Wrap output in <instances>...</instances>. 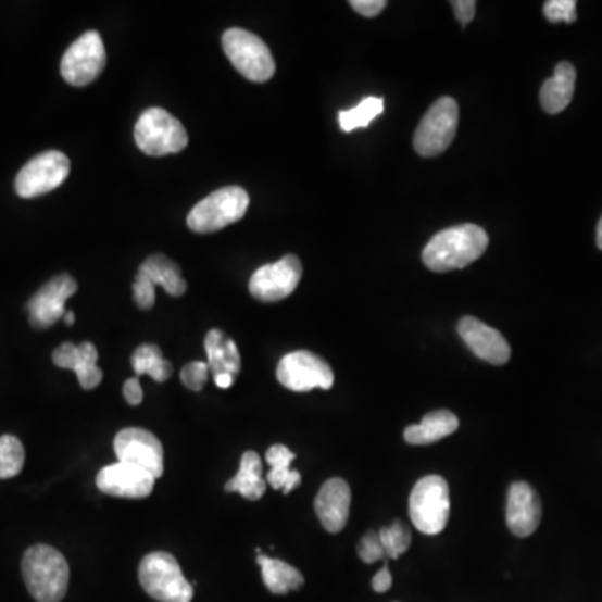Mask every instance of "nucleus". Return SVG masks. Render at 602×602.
Wrapping results in <instances>:
<instances>
[{
    "label": "nucleus",
    "mask_w": 602,
    "mask_h": 602,
    "mask_svg": "<svg viewBox=\"0 0 602 602\" xmlns=\"http://www.w3.org/2000/svg\"><path fill=\"white\" fill-rule=\"evenodd\" d=\"M489 247L486 229L477 225H459L437 233L424 248L422 260L436 273L454 272L477 262Z\"/></svg>",
    "instance_id": "obj_1"
},
{
    "label": "nucleus",
    "mask_w": 602,
    "mask_h": 602,
    "mask_svg": "<svg viewBox=\"0 0 602 602\" xmlns=\"http://www.w3.org/2000/svg\"><path fill=\"white\" fill-rule=\"evenodd\" d=\"M23 577L37 602H61L70 586V564L58 549L33 545L23 557Z\"/></svg>",
    "instance_id": "obj_2"
},
{
    "label": "nucleus",
    "mask_w": 602,
    "mask_h": 602,
    "mask_svg": "<svg viewBox=\"0 0 602 602\" xmlns=\"http://www.w3.org/2000/svg\"><path fill=\"white\" fill-rule=\"evenodd\" d=\"M139 582L154 601L191 602L195 588L183 576L178 561L167 552H151L139 564Z\"/></svg>",
    "instance_id": "obj_3"
},
{
    "label": "nucleus",
    "mask_w": 602,
    "mask_h": 602,
    "mask_svg": "<svg viewBox=\"0 0 602 602\" xmlns=\"http://www.w3.org/2000/svg\"><path fill=\"white\" fill-rule=\"evenodd\" d=\"M250 206V197L241 186H226L192 208L188 214V226L191 231L214 233L240 222Z\"/></svg>",
    "instance_id": "obj_4"
},
{
    "label": "nucleus",
    "mask_w": 602,
    "mask_h": 602,
    "mask_svg": "<svg viewBox=\"0 0 602 602\" xmlns=\"http://www.w3.org/2000/svg\"><path fill=\"white\" fill-rule=\"evenodd\" d=\"M135 139L148 156L181 153L188 146V133L181 121L161 108H151L141 114L136 123Z\"/></svg>",
    "instance_id": "obj_5"
},
{
    "label": "nucleus",
    "mask_w": 602,
    "mask_h": 602,
    "mask_svg": "<svg viewBox=\"0 0 602 602\" xmlns=\"http://www.w3.org/2000/svg\"><path fill=\"white\" fill-rule=\"evenodd\" d=\"M415 529L436 536L446 529L450 515L449 484L440 476L422 477L415 484L409 502Z\"/></svg>",
    "instance_id": "obj_6"
},
{
    "label": "nucleus",
    "mask_w": 602,
    "mask_h": 602,
    "mask_svg": "<svg viewBox=\"0 0 602 602\" xmlns=\"http://www.w3.org/2000/svg\"><path fill=\"white\" fill-rule=\"evenodd\" d=\"M223 51L241 76L253 83H266L275 74V59L260 37L243 29L223 34Z\"/></svg>",
    "instance_id": "obj_7"
},
{
    "label": "nucleus",
    "mask_w": 602,
    "mask_h": 602,
    "mask_svg": "<svg viewBox=\"0 0 602 602\" xmlns=\"http://www.w3.org/2000/svg\"><path fill=\"white\" fill-rule=\"evenodd\" d=\"M459 104L455 99L440 98L425 113L414 135V148L421 156L446 153L457 135Z\"/></svg>",
    "instance_id": "obj_8"
},
{
    "label": "nucleus",
    "mask_w": 602,
    "mask_h": 602,
    "mask_svg": "<svg viewBox=\"0 0 602 602\" xmlns=\"http://www.w3.org/2000/svg\"><path fill=\"white\" fill-rule=\"evenodd\" d=\"M105 61L108 54L101 36L96 30H89L62 55L61 74L74 88H84L101 76Z\"/></svg>",
    "instance_id": "obj_9"
},
{
    "label": "nucleus",
    "mask_w": 602,
    "mask_h": 602,
    "mask_svg": "<svg viewBox=\"0 0 602 602\" xmlns=\"http://www.w3.org/2000/svg\"><path fill=\"white\" fill-rule=\"evenodd\" d=\"M279 384L293 392H310L313 389L330 390L334 387V371L324 359L312 352L288 353L279 360L276 368Z\"/></svg>",
    "instance_id": "obj_10"
},
{
    "label": "nucleus",
    "mask_w": 602,
    "mask_h": 602,
    "mask_svg": "<svg viewBox=\"0 0 602 602\" xmlns=\"http://www.w3.org/2000/svg\"><path fill=\"white\" fill-rule=\"evenodd\" d=\"M70 158L59 151L37 154L15 178V191L21 198L42 197L66 181L70 176Z\"/></svg>",
    "instance_id": "obj_11"
},
{
    "label": "nucleus",
    "mask_w": 602,
    "mask_h": 602,
    "mask_svg": "<svg viewBox=\"0 0 602 602\" xmlns=\"http://www.w3.org/2000/svg\"><path fill=\"white\" fill-rule=\"evenodd\" d=\"M117 462L145 468L154 479L164 472L163 443L146 428H123L114 439Z\"/></svg>",
    "instance_id": "obj_12"
},
{
    "label": "nucleus",
    "mask_w": 602,
    "mask_h": 602,
    "mask_svg": "<svg viewBox=\"0 0 602 602\" xmlns=\"http://www.w3.org/2000/svg\"><path fill=\"white\" fill-rule=\"evenodd\" d=\"M303 268L300 258L287 254L279 262L262 266L250 279V293L265 303L285 300L297 290Z\"/></svg>",
    "instance_id": "obj_13"
},
{
    "label": "nucleus",
    "mask_w": 602,
    "mask_h": 602,
    "mask_svg": "<svg viewBox=\"0 0 602 602\" xmlns=\"http://www.w3.org/2000/svg\"><path fill=\"white\" fill-rule=\"evenodd\" d=\"M76 291L77 281L67 273L52 278L27 303L30 325L36 330H46L58 324L66 315V301Z\"/></svg>",
    "instance_id": "obj_14"
},
{
    "label": "nucleus",
    "mask_w": 602,
    "mask_h": 602,
    "mask_svg": "<svg viewBox=\"0 0 602 602\" xmlns=\"http://www.w3.org/2000/svg\"><path fill=\"white\" fill-rule=\"evenodd\" d=\"M154 482L156 479L145 468L124 462L108 465L96 477V486L102 493L124 499L148 498L153 492Z\"/></svg>",
    "instance_id": "obj_15"
},
{
    "label": "nucleus",
    "mask_w": 602,
    "mask_h": 602,
    "mask_svg": "<svg viewBox=\"0 0 602 602\" xmlns=\"http://www.w3.org/2000/svg\"><path fill=\"white\" fill-rule=\"evenodd\" d=\"M459 335L465 341V346L476 353L479 359L492 363V365H504L511 360V347L504 335L496 328H490L480 319L474 316H464L459 322Z\"/></svg>",
    "instance_id": "obj_16"
},
{
    "label": "nucleus",
    "mask_w": 602,
    "mask_h": 602,
    "mask_svg": "<svg viewBox=\"0 0 602 602\" xmlns=\"http://www.w3.org/2000/svg\"><path fill=\"white\" fill-rule=\"evenodd\" d=\"M507 527L514 536L529 537L542 519L539 493L527 482L512 484L507 493Z\"/></svg>",
    "instance_id": "obj_17"
},
{
    "label": "nucleus",
    "mask_w": 602,
    "mask_h": 602,
    "mask_svg": "<svg viewBox=\"0 0 602 602\" xmlns=\"http://www.w3.org/2000/svg\"><path fill=\"white\" fill-rule=\"evenodd\" d=\"M352 492L350 486L340 477L327 480L315 499V511L319 523L330 534H338L349 523Z\"/></svg>",
    "instance_id": "obj_18"
},
{
    "label": "nucleus",
    "mask_w": 602,
    "mask_h": 602,
    "mask_svg": "<svg viewBox=\"0 0 602 602\" xmlns=\"http://www.w3.org/2000/svg\"><path fill=\"white\" fill-rule=\"evenodd\" d=\"M98 349L89 341L80 346L74 343H62L52 353V362L55 367L73 371L79 378L80 387L84 390H92L99 387L102 381V371L98 367Z\"/></svg>",
    "instance_id": "obj_19"
},
{
    "label": "nucleus",
    "mask_w": 602,
    "mask_h": 602,
    "mask_svg": "<svg viewBox=\"0 0 602 602\" xmlns=\"http://www.w3.org/2000/svg\"><path fill=\"white\" fill-rule=\"evenodd\" d=\"M204 349H206L208 367L213 377H218V375L238 377L240 375V350L225 331H208L206 338H204Z\"/></svg>",
    "instance_id": "obj_20"
},
{
    "label": "nucleus",
    "mask_w": 602,
    "mask_h": 602,
    "mask_svg": "<svg viewBox=\"0 0 602 602\" xmlns=\"http://www.w3.org/2000/svg\"><path fill=\"white\" fill-rule=\"evenodd\" d=\"M576 88V70L570 62H559L554 76L542 84L541 104L548 114H559L573 101Z\"/></svg>",
    "instance_id": "obj_21"
},
{
    "label": "nucleus",
    "mask_w": 602,
    "mask_h": 602,
    "mask_svg": "<svg viewBox=\"0 0 602 602\" xmlns=\"http://www.w3.org/2000/svg\"><path fill=\"white\" fill-rule=\"evenodd\" d=\"M459 428V418L449 411H436L425 415L421 424L405 428L403 437L411 446H430L452 436Z\"/></svg>",
    "instance_id": "obj_22"
},
{
    "label": "nucleus",
    "mask_w": 602,
    "mask_h": 602,
    "mask_svg": "<svg viewBox=\"0 0 602 602\" xmlns=\"http://www.w3.org/2000/svg\"><path fill=\"white\" fill-rule=\"evenodd\" d=\"M226 492H236L248 501H260L266 492V480L263 479L262 459L253 450L244 452L240 471L225 486Z\"/></svg>",
    "instance_id": "obj_23"
},
{
    "label": "nucleus",
    "mask_w": 602,
    "mask_h": 602,
    "mask_svg": "<svg viewBox=\"0 0 602 602\" xmlns=\"http://www.w3.org/2000/svg\"><path fill=\"white\" fill-rule=\"evenodd\" d=\"M256 563L262 567L263 582L273 594H288V592L298 591L305 585V577L301 576L300 570L285 561L258 554Z\"/></svg>",
    "instance_id": "obj_24"
},
{
    "label": "nucleus",
    "mask_w": 602,
    "mask_h": 602,
    "mask_svg": "<svg viewBox=\"0 0 602 602\" xmlns=\"http://www.w3.org/2000/svg\"><path fill=\"white\" fill-rule=\"evenodd\" d=\"M139 273L148 276L153 281L154 287H163L171 297H181L186 293L185 278L181 276V269L173 260L164 256V254H153L149 256L141 266Z\"/></svg>",
    "instance_id": "obj_25"
},
{
    "label": "nucleus",
    "mask_w": 602,
    "mask_h": 602,
    "mask_svg": "<svg viewBox=\"0 0 602 602\" xmlns=\"http://www.w3.org/2000/svg\"><path fill=\"white\" fill-rule=\"evenodd\" d=\"M297 455L288 449L287 446L276 443L266 450V462L272 465V471L268 472L266 484L275 490H281L284 493H290L301 484V474L298 471H291V462Z\"/></svg>",
    "instance_id": "obj_26"
},
{
    "label": "nucleus",
    "mask_w": 602,
    "mask_h": 602,
    "mask_svg": "<svg viewBox=\"0 0 602 602\" xmlns=\"http://www.w3.org/2000/svg\"><path fill=\"white\" fill-rule=\"evenodd\" d=\"M131 363L136 375H149L160 384L170 380L173 375V365L163 359L160 347L151 346V343L138 347L133 353Z\"/></svg>",
    "instance_id": "obj_27"
},
{
    "label": "nucleus",
    "mask_w": 602,
    "mask_h": 602,
    "mask_svg": "<svg viewBox=\"0 0 602 602\" xmlns=\"http://www.w3.org/2000/svg\"><path fill=\"white\" fill-rule=\"evenodd\" d=\"M384 99L367 98L363 99L353 110L340 111L338 123H340L341 131L352 133L359 127H367L375 117L384 113Z\"/></svg>",
    "instance_id": "obj_28"
},
{
    "label": "nucleus",
    "mask_w": 602,
    "mask_h": 602,
    "mask_svg": "<svg viewBox=\"0 0 602 602\" xmlns=\"http://www.w3.org/2000/svg\"><path fill=\"white\" fill-rule=\"evenodd\" d=\"M26 462L23 442L14 436L0 437V479L18 476Z\"/></svg>",
    "instance_id": "obj_29"
},
{
    "label": "nucleus",
    "mask_w": 602,
    "mask_h": 602,
    "mask_svg": "<svg viewBox=\"0 0 602 602\" xmlns=\"http://www.w3.org/2000/svg\"><path fill=\"white\" fill-rule=\"evenodd\" d=\"M378 534H380L381 544H384L389 559H399L411 548V530L400 521H396L392 526L384 527V529L378 530Z\"/></svg>",
    "instance_id": "obj_30"
},
{
    "label": "nucleus",
    "mask_w": 602,
    "mask_h": 602,
    "mask_svg": "<svg viewBox=\"0 0 602 602\" xmlns=\"http://www.w3.org/2000/svg\"><path fill=\"white\" fill-rule=\"evenodd\" d=\"M359 555L363 563L374 564L378 561H387V552H385L384 544L380 541V534L378 530H371L360 539L359 542Z\"/></svg>",
    "instance_id": "obj_31"
},
{
    "label": "nucleus",
    "mask_w": 602,
    "mask_h": 602,
    "mask_svg": "<svg viewBox=\"0 0 602 602\" xmlns=\"http://www.w3.org/2000/svg\"><path fill=\"white\" fill-rule=\"evenodd\" d=\"M577 4L574 0H549L544 4V15L549 23H576Z\"/></svg>",
    "instance_id": "obj_32"
},
{
    "label": "nucleus",
    "mask_w": 602,
    "mask_h": 602,
    "mask_svg": "<svg viewBox=\"0 0 602 602\" xmlns=\"http://www.w3.org/2000/svg\"><path fill=\"white\" fill-rule=\"evenodd\" d=\"M210 374V367H208L206 362H191L183 368L181 381L185 384L186 389L192 390V392H200V390H203Z\"/></svg>",
    "instance_id": "obj_33"
},
{
    "label": "nucleus",
    "mask_w": 602,
    "mask_h": 602,
    "mask_svg": "<svg viewBox=\"0 0 602 602\" xmlns=\"http://www.w3.org/2000/svg\"><path fill=\"white\" fill-rule=\"evenodd\" d=\"M133 294H135L136 305L141 310H151L156 301V287L148 276L138 272L135 285H133Z\"/></svg>",
    "instance_id": "obj_34"
},
{
    "label": "nucleus",
    "mask_w": 602,
    "mask_h": 602,
    "mask_svg": "<svg viewBox=\"0 0 602 602\" xmlns=\"http://www.w3.org/2000/svg\"><path fill=\"white\" fill-rule=\"evenodd\" d=\"M350 5L363 17H375L387 8V2L385 0H352Z\"/></svg>",
    "instance_id": "obj_35"
},
{
    "label": "nucleus",
    "mask_w": 602,
    "mask_h": 602,
    "mask_svg": "<svg viewBox=\"0 0 602 602\" xmlns=\"http://www.w3.org/2000/svg\"><path fill=\"white\" fill-rule=\"evenodd\" d=\"M476 5L474 0H455V2H452L455 17L461 21L462 26L465 27L471 21H474V17H476Z\"/></svg>",
    "instance_id": "obj_36"
},
{
    "label": "nucleus",
    "mask_w": 602,
    "mask_h": 602,
    "mask_svg": "<svg viewBox=\"0 0 602 602\" xmlns=\"http://www.w3.org/2000/svg\"><path fill=\"white\" fill-rule=\"evenodd\" d=\"M123 393L124 399H126V402L129 403V405H139V403L142 402V389L138 378H129V380H126Z\"/></svg>",
    "instance_id": "obj_37"
},
{
    "label": "nucleus",
    "mask_w": 602,
    "mask_h": 602,
    "mask_svg": "<svg viewBox=\"0 0 602 602\" xmlns=\"http://www.w3.org/2000/svg\"><path fill=\"white\" fill-rule=\"evenodd\" d=\"M372 588H374L375 592H380V594L390 591V588H392V574H390L387 564L375 574L374 579H372Z\"/></svg>",
    "instance_id": "obj_38"
},
{
    "label": "nucleus",
    "mask_w": 602,
    "mask_h": 602,
    "mask_svg": "<svg viewBox=\"0 0 602 602\" xmlns=\"http://www.w3.org/2000/svg\"><path fill=\"white\" fill-rule=\"evenodd\" d=\"M214 381H216L220 389H229L233 381H235V377H231V375H218V377H214Z\"/></svg>",
    "instance_id": "obj_39"
},
{
    "label": "nucleus",
    "mask_w": 602,
    "mask_h": 602,
    "mask_svg": "<svg viewBox=\"0 0 602 602\" xmlns=\"http://www.w3.org/2000/svg\"><path fill=\"white\" fill-rule=\"evenodd\" d=\"M595 241H598L599 250H602V218L598 225V233H595Z\"/></svg>",
    "instance_id": "obj_40"
},
{
    "label": "nucleus",
    "mask_w": 602,
    "mask_h": 602,
    "mask_svg": "<svg viewBox=\"0 0 602 602\" xmlns=\"http://www.w3.org/2000/svg\"><path fill=\"white\" fill-rule=\"evenodd\" d=\"M64 322H66V325H74V322H76V316H74L73 312H66V315H64Z\"/></svg>",
    "instance_id": "obj_41"
}]
</instances>
